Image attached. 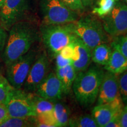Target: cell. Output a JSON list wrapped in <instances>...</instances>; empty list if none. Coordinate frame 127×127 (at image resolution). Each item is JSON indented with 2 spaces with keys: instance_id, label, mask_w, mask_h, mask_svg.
Masks as SVG:
<instances>
[{
  "instance_id": "37",
  "label": "cell",
  "mask_w": 127,
  "mask_h": 127,
  "mask_svg": "<svg viewBox=\"0 0 127 127\" xmlns=\"http://www.w3.org/2000/svg\"><path fill=\"white\" fill-rule=\"evenodd\" d=\"M0 68H1V65H0Z\"/></svg>"
},
{
  "instance_id": "23",
  "label": "cell",
  "mask_w": 127,
  "mask_h": 127,
  "mask_svg": "<svg viewBox=\"0 0 127 127\" xmlns=\"http://www.w3.org/2000/svg\"><path fill=\"white\" fill-rule=\"evenodd\" d=\"M35 118V127H58L53 112L37 114Z\"/></svg>"
},
{
  "instance_id": "7",
  "label": "cell",
  "mask_w": 127,
  "mask_h": 127,
  "mask_svg": "<svg viewBox=\"0 0 127 127\" xmlns=\"http://www.w3.org/2000/svg\"><path fill=\"white\" fill-rule=\"evenodd\" d=\"M38 55L37 51L32 47L26 54L6 66V78L13 88L20 89L23 87Z\"/></svg>"
},
{
  "instance_id": "26",
  "label": "cell",
  "mask_w": 127,
  "mask_h": 127,
  "mask_svg": "<svg viewBox=\"0 0 127 127\" xmlns=\"http://www.w3.org/2000/svg\"><path fill=\"white\" fill-rule=\"evenodd\" d=\"M119 90L124 105H127V71L118 75Z\"/></svg>"
},
{
  "instance_id": "1",
  "label": "cell",
  "mask_w": 127,
  "mask_h": 127,
  "mask_svg": "<svg viewBox=\"0 0 127 127\" xmlns=\"http://www.w3.org/2000/svg\"><path fill=\"white\" fill-rule=\"evenodd\" d=\"M9 31L2 54V59L6 66L29 51L39 35L34 24L27 21L17 22Z\"/></svg>"
},
{
  "instance_id": "12",
  "label": "cell",
  "mask_w": 127,
  "mask_h": 127,
  "mask_svg": "<svg viewBox=\"0 0 127 127\" xmlns=\"http://www.w3.org/2000/svg\"><path fill=\"white\" fill-rule=\"evenodd\" d=\"M34 93L52 102L60 101L64 94L63 90L61 81L57 77L55 72L48 73Z\"/></svg>"
},
{
  "instance_id": "6",
  "label": "cell",
  "mask_w": 127,
  "mask_h": 127,
  "mask_svg": "<svg viewBox=\"0 0 127 127\" xmlns=\"http://www.w3.org/2000/svg\"><path fill=\"white\" fill-rule=\"evenodd\" d=\"M32 94L21 88H12L4 103L9 117L26 118L36 116Z\"/></svg>"
},
{
  "instance_id": "21",
  "label": "cell",
  "mask_w": 127,
  "mask_h": 127,
  "mask_svg": "<svg viewBox=\"0 0 127 127\" xmlns=\"http://www.w3.org/2000/svg\"><path fill=\"white\" fill-rule=\"evenodd\" d=\"M32 100L37 114L53 112L55 102L41 97L35 94H32Z\"/></svg>"
},
{
  "instance_id": "30",
  "label": "cell",
  "mask_w": 127,
  "mask_h": 127,
  "mask_svg": "<svg viewBox=\"0 0 127 127\" xmlns=\"http://www.w3.org/2000/svg\"><path fill=\"white\" fill-rule=\"evenodd\" d=\"M7 30L0 24V52L4 50L8 37Z\"/></svg>"
},
{
  "instance_id": "25",
  "label": "cell",
  "mask_w": 127,
  "mask_h": 127,
  "mask_svg": "<svg viewBox=\"0 0 127 127\" xmlns=\"http://www.w3.org/2000/svg\"><path fill=\"white\" fill-rule=\"evenodd\" d=\"M12 88L7 78L0 74V103L4 104Z\"/></svg>"
},
{
  "instance_id": "13",
  "label": "cell",
  "mask_w": 127,
  "mask_h": 127,
  "mask_svg": "<svg viewBox=\"0 0 127 127\" xmlns=\"http://www.w3.org/2000/svg\"><path fill=\"white\" fill-rule=\"evenodd\" d=\"M75 55L72 65L77 72L87 69L90 66L91 60V50L82 41L76 36L72 41Z\"/></svg>"
},
{
  "instance_id": "9",
  "label": "cell",
  "mask_w": 127,
  "mask_h": 127,
  "mask_svg": "<svg viewBox=\"0 0 127 127\" xmlns=\"http://www.w3.org/2000/svg\"><path fill=\"white\" fill-rule=\"evenodd\" d=\"M50 61L45 52L38 55L33 63L23 87L24 91L34 93L49 73Z\"/></svg>"
},
{
  "instance_id": "4",
  "label": "cell",
  "mask_w": 127,
  "mask_h": 127,
  "mask_svg": "<svg viewBox=\"0 0 127 127\" xmlns=\"http://www.w3.org/2000/svg\"><path fill=\"white\" fill-rule=\"evenodd\" d=\"M41 39L47 49L55 57L62 49L74 41L76 35L69 23L42 24L39 31Z\"/></svg>"
},
{
  "instance_id": "14",
  "label": "cell",
  "mask_w": 127,
  "mask_h": 127,
  "mask_svg": "<svg viewBox=\"0 0 127 127\" xmlns=\"http://www.w3.org/2000/svg\"><path fill=\"white\" fill-rule=\"evenodd\" d=\"M123 109L115 107L112 104L96 105L93 109L91 115L98 127H105L109 121L116 114L121 113Z\"/></svg>"
},
{
  "instance_id": "29",
  "label": "cell",
  "mask_w": 127,
  "mask_h": 127,
  "mask_svg": "<svg viewBox=\"0 0 127 127\" xmlns=\"http://www.w3.org/2000/svg\"><path fill=\"white\" fill-rule=\"evenodd\" d=\"M55 64H56V68H61L65 67V66L72 64V60L70 59L65 58L60 54V53L57 54L55 56Z\"/></svg>"
},
{
  "instance_id": "2",
  "label": "cell",
  "mask_w": 127,
  "mask_h": 127,
  "mask_svg": "<svg viewBox=\"0 0 127 127\" xmlns=\"http://www.w3.org/2000/svg\"><path fill=\"white\" fill-rule=\"evenodd\" d=\"M105 71L92 66L77 73L72 90L76 99L84 108L91 107L96 101Z\"/></svg>"
},
{
  "instance_id": "20",
  "label": "cell",
  "mask_w": 127,
  "mask_h": 127,
  "mask_svg": "<svg viewBox=\"0 0 127 127\" xmlns=\"http://www.w3.org/2000/svg\"><path fill=\"white\" fill-rule=\"evenodd\" d=\"M68 126L72 127H98L93 116L89 114H82L70 117Z\"/></svg>"
},
{
  "instance_id": "35",
  "label": "cell",
  "mask_w": 127,
  "mask_h": 127,
  "mask_svg": "<svg viewBox=\"0 0 127 127\" xmlns=\"http://www.w3.org/2000/svg\"><path fill=\"white\" fill-rule=\"evenodd\" d=\"M5 0H0V8L2 7V6L3 5V4H4V3L5 2Z\"/></svg>"
},
{
  "instance_id": "18",
  "label": "cell",
  "mask_w": 127,
  "mask_h": 127,
  "mask_svg": "<svg viewBox=\"0 0 127 127\" xmlns=\"http://www.w3.org/2000/svg\"><path fill=\"white\" fill-rule=\"evenodd\" d=\"M53 112L58 127L68 126L70 119V111L65 103L59 101H55Z\"/></svg>"
},
{
  "instance_id": "8",
  "label": "cell",
  "mask_w": 127,
  "mask_h": 127,
  "mask_svg": "<svg viewBox=\"0 0 127 127\" xmlns=\"http://www.w3.org/2000/svg\"><path fill=\"white\" fill-rule=\"evenodd\" d=\"M102 24L109 35L116 37L127 34V4L117 1L111 12L102 17Z\"/></svg>"
},
{
  "instance_id": "22",
  "label": "cell",
  "mask_w": 127,
  "mask_h": 127,
  "mask_svg": "<svg viewBox=\"0 0 127 127\" xmlns=\"http://www.w3.org/2000/svg\"><path fill=\"white\" fill-rule=\"evenodd\" d=\"M118 0H98L97 7L94 8L93 12L102 18L111 12Z\"/></svg>"
},
{
  "instance_id": "5",
  "label": "cell",
  "mask_w": 127,
  "mask_h": 127,
  "mask_svg": "<svg viewBox=\"0 0 127 127\" xmlns=\"http://www.w3.org/2000/svg\"><path fill=\"white\" fill-rule=\"evenodd\" d=\"M40 7L44 24H64L77 20V12L61 0H41Z\"/></svg>"
},
{
  "instance_id": "11",
  "label": "cell",
  "mask_w": 127,
  "mask_h": 127,
  "mask_svg": "<svg viewBox=\"0 0 127 127\" xmlns=\"http://www.w3.org/2000/svg\"><path fill=\"white\" fill-rule=\"evenodd\" d=\"M122 99L119 90L118 75L106 71L96 99V105L111 104Z\"/></svg>"
},
{
  "instance_id": "10",
  "label": "cell",
  "mask_w": 127,
  "mask_h": 127,
  "mask_svg": "<svg viewBox=\"0 0 127 127\" xmlns=\"http://www.w3.org/2000/svg\"><path fill=\"white\" fill-rule=\"evenodd\" d=\"M29 0H5L0 8V24L7 31L23 18Z\"/></svg>"
},
{
  "instance_id": "15",
  "label": "cell",
  "mask_w": 127,
  "mask_h": 127,
  "mask_svg": "<svg viewBox=\"0 0 127 127\" xmlns=\"http://www.w3.org/2000/svg\"><path fill=\"white\" fill-rule=\"evenodd\" d=\"M55 72L61 81L63 93L64 94L70 93L72 90V84L77 74L72 65L70 64L61 68H55Z\"/></svg>"
},
{
  "instance_id": "32",
  "label": "cell",
  "mask_w": 127,
  "mask_h": 127,
  "mask_svg": "<svg viewBox=\"0 0 127 127\" xmlns=\"http://www.w3.org/2000/svg\"><path fill=\"white\" fill-rule=\"evenodd\" d=\"M120 114L121 113L116 114L105 125V127H121Z\"/></svg>"
},
{
  "instance_id": "17",
  "label": "cell",
  "mask_w": 127,
  "mask_h": 127,
  "mask_svg": "<svg viewBox=\"0 0 127 127\" xmlns=\"http://www.w3.org/2000/svg\"><path fill=\"white\" fill-rule=\"evenodd\" d=\"M112 48L108 43H102L96 45L91 50V60L94 63L105 66L110 58Z\"/></svg>"
},
{
  "instance_id": "36",
  "label": "cell",
  "mask_w": 127,
  "mask_h": 127,
  "mask_svg": "<svg viewBox=\"0 0 127 127\" xmlns=\"http://www.w3.org/2000/svg\"><path fill=\"white\" fill-rule=\"evenodd\" d=\"M122 1H123L124 2H125V4H127V0H122Z\"/></svg>"
},
{
  "instance_id": "28",
  "label": "cell",
  "mask_w": 127,
  "mask_h": 127,
  "mask_svg": "<svg viewBox=\"0 0 127 127\" xmlns=\"http://www.w3.org/2000/svg\"><path fill=\"white\" fill-rule=\"evenodd\" d=\"M59 53L64 58L72 60L74 58V55H75V51H74L72 42L65 46L64 48H63Z\"/></svg>"
},
{
  "instance_id": "33",
  "label": "cell",
  "mask_w": 127,
  "mask_h": 127,
  "mask_svg": "<svg viewBox=\"0 0 127 127\" xmlns=\"http://www.w3.org/2000/svg\"><path fill=\"white\" fill-rule=\"evenodd\" d=\"M121 127H127V105H124L120 114Z\"/></svg>"
},
{
  "instance_id": "34",
  "label": "cell",
  "mask_w": 127,
  "mask_h": 127,
  "mask_svg": "<svg viewBox=\"0 0 127 127\" xmlns=\"http://www.w3.org/2000/svg\"><path fill=\"white\" fill-rule=\"evenodd\" d=\"M96 1V0H81V2H82V5L85 8L92 7Z\"/></svg>"
},
{
  "instance_id": "16",
  "label": "cell",
  "mask_w": 127,
  "mask_h": 127,
  "mask_svg": "<svg viewBox=\"0 0 127 127\" xmlns=\"http://www.w3.org/2000/svg\"><path fill=\"white\" fill-rule=\"evenodd\" d=\"M104 69L117 75L121 74L127 71V59L119 51L112 48L111 57L104 66Z\"/></svg>"
},
{
  "instance_id": "19",
  "label": "cell",
  "mask_w": 127,
  "mask_h": 127,
  "mask_svg": "<svg viewBox=\"0 0 127 127\" xmlns=\"http://www.w3.org/2000/svg\"><path fill=\"white\" fill-rule=\"evenodd\" d=\"M35 127V117L19 118L8 117L2 124L0 127Z\"/></svg>"
},
{
  "instance_id": "27",
  "label": "cell",
  "mask_w": 127,
  "mask_h": 127,
  "mask_svg": "<svg viewBox=\"0 0 127 127\" xmlns=\"http://www.w3.org/2000/svg\"><path fill=\"white\" fill-rule=\"evenodd\" d=\"M65 5L75 11H81L84 7L82 5L81 0H61Z\"/></svg>"
},
{
  "instance_id": "31",
  "label": "cell",
  "mask_w": 127,
  "mask_h": 127,
  "mask_svg": "<svg viewBox=\"0 0 127 127\" xmlns=\"http://www.w3.org/2000/svg\"><path fill=\"white\" fill-rule=\"evenodd\" d=\"M8 112L5 105L4 103H0V124L8 118Z\"/></svg>"
},
{
  "instance_id": "24",
  "label": "cell",
  "mask_w": 127,
  "mask_h": 127,
  "mask_svg": "<svg viewBox=\"0 0 127 127\" xmlns=\"http://www.w3.org/2000/svg\"><path fill=\"white\" fill-rule=\"evenodd\" d=\"M111 46L112 48L116 49L127 59V35H123L114 37Z\"/></svg>"
},
{
  "instance_id": "3",
  "label": "cell",
  "mask_w": 127,
  "mask_h": 127,
  "mask_svg": "<svg viewBox=\"0 0 127 127\" xmlns=\"http://www.w3.org/2000/svg\"><path fill=\"white\" fill-rule=\"evenodd\" d=\"M69 24L73 33L91 50L100 44L109 42V35L105 31L102 23L94 17L85 16Z\"/></svg>"
}]
</instances>
